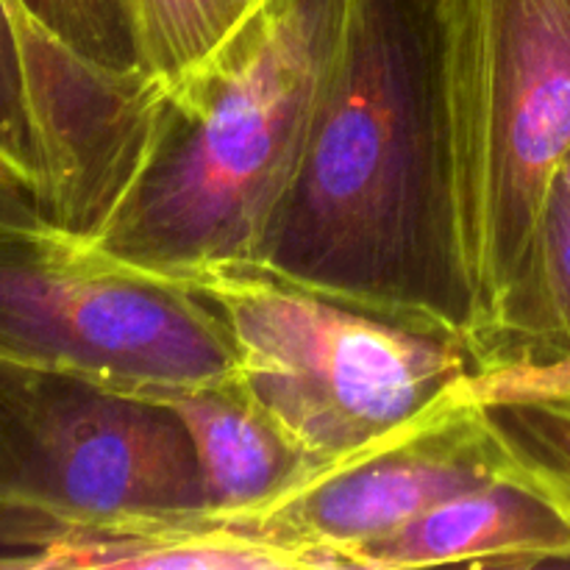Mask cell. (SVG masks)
I'll return each instance as SVG.
<instances>
[{"label": "cell", "instance_id": "obj_1", "mask_svg": "<svg viewBox=\"0 0 570 570\" xmlns=\"http://www.w3.org/2000/svg\"><path fill=\"white\" fill-rule=\"evenodd\" d=\"M256 273L468 345L440 0H348L304 170Z\"/></svg>", "mask_w": 570, "mask_h": 570}, {"label": "cell", "instance_id": "obj_2", "mask_svg": "<svg viewBox=\"0 0 570 570\" xmlns=\"http://www.w3.org/2000/svg\"><path fill=\"white\" fill-rule=\"evenodd\" d=\"M348 0H256L237 31L161 87L148 150L87 243L195 287L256 273L326 92Z\"/></svg>", "mask_w": 570, "mask_h": 570}, {"label": "cell", "instance_id": "obj_3", "mask_svg": "<svg viewBox=\"0 0 570 570\" xmlns=\"http://www.w3.org/2000/svg\"><path fill=\"white\" fill-rule=\"evenodd\" d=\"M445 139L468 351L515 323L570 156V0H440Z\"/></svg>", "mask_w": 570, "mask_h": 570}, {"label": "cell", "instance_id": "obj_4", "mask_svg": "<svg viewBox=\"0 0 570 570\" xmlns=\"http://www.w3.org/2000/svg\"><path fill=\"white\" fill-rule=\"evenodd\" d=\"M220 309L237 382L321 473L471 399L462 340L387 321L259 273L195 284Z\"/></svg>", "mask_w": 570, "mask_h": 570}, {"label": "cell", "instance_id": "obj_5", "mask_svg": "<svg viewBox=\"0 0 570 570\" xmlns=\"http://www.w3.org/2000/svg\"><path fill=\"white\" fill-rule=\"evenodd\" d=\"M0 356L159 404L237 376L204 293L120 265L31 206L0 217Z\"/></svg>", "mask_w": 570, "mask_h": 570}, {"label": "cell", "instance_id": "obj_6", "mask_svg": "<svg viewBox=\"0 0 570 570\" xmlns=\"http://www.w3.org/2000/svg\"><path fill=\"white\" fill-rule=\"evenodd\" d=\"M0 504L100 527L206 515V484L170 406L0 356Z\"/></svg>", "mask_w": 570, "mask_h": 570}, {"label": "cell", "instance_id": "obj_7", "mask_svg": "<svg viewBox=\"0 0 570 570\" xmlns=\"http://www.w3.org/2000/svg\"><path fill=\"white\" fill-rule=\"evenodd\" d=\"M518 473L523 465L484 404L462 399L312 473L228 527L306 551L321 570H345L360 546L399 532L454 495Z\"/></svg>", "mask_w": 570, "mask_h": 570}, {"label": "cell", "instance_id": "obj_8", "mask_svg": "<svg viewBox=\"0 0 570 570\" xmlns=\"http://www.w3.org/2000/svg\"><path fill=\"white\" fill-rule=\"evenodd\" d=\"M538 568L570 562V510L523 473L454 495L399 532L351 551L348 568Z\"/></svg>", "mask_w": 570, "mask_h": 570}, {"label": "cell", "instance_id": "obj_9", "mask_svg": "<svg viewBox=\"0 0 570 570\" xmlns=\"http://www.w3.org/2000/svg\"><path fill=\"white\" fill-rule=\"evenodd\" d=\"M178 415L198 454L206 515L243 521L309 476L304 456L243 390L237 376L161 401Z\"/></svg>", "mask_w": 570, "mask_h": 570}, {"label": "cell", "instance_id": "obj_10", "mask_svg": "<svg viewBox=\"0 0 570 570\" xmlns=\"http://www.w3.org/2000/svg\"><path fill=\"white\" fill-rule=\"evenodd\" d=\"M471 399L570 401V156L546 204L521 309L507 337L476 362Z\"/></svg>", "mask_w": 570, "mask_h": 570}, {"label": "cell", "instance_id": "obj_11", "mask_svg": "<svg viewBox=\"0 0 570 570\" xmlns=\"http://www.w3.org/2000/svg\"><path fill=\"white\" fill-rule=\"evenodd\" d=\"M256 0H126L139 67L167 87L209 59Z\"/></svg>", "mask_w": 570, "mask_h": 570}, {"label": "cell", "instance_id": "obj_12", "mask_svg": "<svg viewBox=\"0 0 570 570\" xmlns=\"http://www.w3.org/2000/svg\"><path fill=\"white\" fill-rule=\"evenodd\" d=\"M39 20L17 0H0V184L14 189L33 212L45 198V161L28 100L22 42Z\"/></svg>", "mask_w": 570, "mask_h": 570}, {"label": "cell", "instance_id": "obj_13", "mask_svg": "<svg viewBox=\"0 0 570 570\" xmlns=\"http://www.w3.org/2000/svg\"><path fill=\"white\" fill-rule=\"evenodd\" d=\"M484 410L518 462L570 510V401H495Z\"/></svg>", "mask_w": 570, "mask_h": 570}, {"label": "cell", "instance_id": "obj_14", "mask_svg": "<svg viewBox=\"0 0 570 570\" xmlns=\"http://www.w3.org/2000/svg\"><path fill=\"white\" fill-rule=\"evenodd\" d=\"M42 22L89 65L115 76H148L139 67L126 0H42Z\"/></svg>", "mask_w": 570, "mask_h": 570}]
</instances>
